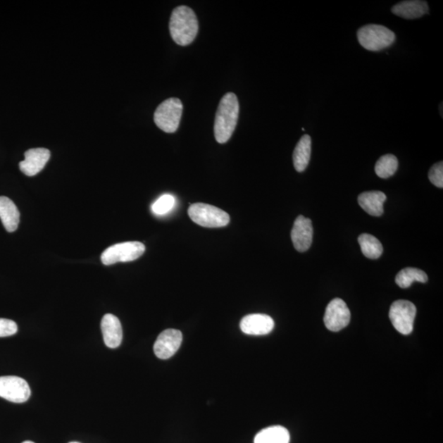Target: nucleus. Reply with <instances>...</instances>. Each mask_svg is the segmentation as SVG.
I'll use <instances>...</instances> for the list:
<instances>
[{"label": "nucleus", "instance_id": "nucleus-1", "mask_svg": "<svg viewBox=\"0 0 443 443\" xmlns=\"http://www.w3.org/2000/svg\"><path fill=\"white\" fill-rule=\"evenodd\" d=\"M239 109L235 94L227 93L222 98L215 121V137L218 143H226L231 138L237 126Z\"/></svg>", "mask_w": 443, "mask_h": 443}, {"label": "nucleus", "instance_id": "nucleus-2", "mask_svg": "<svg viewBox=\"0 0 443 443\" xmlns=\"http://www.w3.org/2000/svg\"><path fill=\"white\" fill-rule=\"evenodd\" d=\"M199 24L196 15L187 6H179L173 10L169 30L172 38L179 46H187L196 39Z\"/></svg>", "mask_w": 443, "mask_h": 443}, {"label": "nucleus", "instance_id": "nucleus-3", "mask_svg": "<svg viewBox=\"0 0 443 443\" xmlns=\"http://www.w3.org/2000/svg\"><path fill=\"white\" fill-rule=\"evenodd\" d=\"M358 41L370 51H380L394 43L396 35L381 25L370 24L358 30Z\"/></svg>", "mask_w": 443, "mask_h": 443}, {"label": "nucleus", "instance_id": "nucleus-4", "mask_svg": "<svg viewBox=\"0 0 443 443\" xmlns=\"http://www.w3.org/2000/svg\"><path fill=\"white\" fill-rule=\"evenodd\" d=\"M188 216L194 223L204 227H222L230 223L227 213L207 204H193L188 208Z\"/></svg>", "mask_w": 443, "mask_h": 443}, {"label": "nucleus", "instance_id": "nucleus-5", "mask_svg": "<svg viewBox=\"0 0 443 443\" xmlns=\"http://www.w3.org/2000/svg\"><path fill=\"white\" fill-rule=\"evenodd\" d=\"M182 109V103L180 99H168L159 104L154 112V123L164 132H175L180 124Z\"/></svg>", "mask_w": 443, "mask_h": 443}, {"label": "nucleus", "instance_id": "nucleus-6", "mask_svg": "<svg viewBox=\"0 0 443 443\" xmlns=\"http://www.w3.org/2000/svg\"><path fill=\"white\" fill-rule=\"evenodd\" d=\"M146 251V247L140 242H127L109 247L102 253L101 261L104 266H112L119 262H131L137 260Z\"/></svg>", "mask_w": 443, "mask_h": 443}, {"label": "nucleus", "instance_id": "nucleus-7", "mask_svg": "<svg viewBox=\"0 0 443 443\" xmlns=\"http://www.w3.org/2000/svg\"><path fill=\"white\" fill-rule=\"evenodd\" d=\"M416 315V307L412 302L398 300L392 303L389 318L396 330L403 335H408L413 331Z\"/></svg>", "mask_w": 443, "mask_h": 443}, {"label": "nucleus", "instance_id": "nucleus-8", "mask_svg": "<svg viewBox=\"0 0 443 443\" xmlns=\"http://www.w3.org/2000/svg\"><path fill=\"white\" fill-rule=\"evenodd\" d=\"M31 388L18 376L0 377V397L13 403L26 402L31 397Z\"/></svg>", "mask_w": 443, "mask_h": 443}, {"label": "nucleus", "instance_id": "nucleus-9", "mask_svg": "<svg viewBox=\"0 0 443 443\" xmlns=\"http://www.w3.org/2000/svg\"><path fill=\"white\" fill-rule=\"evenodd\" d=\"M323 320L328 330L340 331L349 325L351 320L349 308L342 299H333L327 306Z\"/></svg>", "mask_w": 443, "mask_h": 443}, {"label": "nucleus", "instance_id": "nucleus-10", "mask_svg": "<svg viewBox=\"0 0 443 443\" xmlns=\"http://www.w3.org/2000/svg\"><path fill=\"white\" fill-rule=\"evenodd\" d=\"M182 342V332L177 330H167L159 335L154 345V354L161 360L172 357L179 349Z\"/></svg>", "mask_w": 443, "mask_h": 443}, {"label": "nucleus", "instance_id": "nucleus-11", "mask_svg": "<svg viewBox=\"0 0 443 443\" xmlns=\"http://www.w3.org/2000/svg\"><path fill=\"white\" fill-rule=\"evenodd\" d=\"M51 158V151L46 148H35L25 153V159L20 162L19 167L25 175H37L46 166Z\"/></svg>", "mask_w": 443, "mask_h": 443}, {"label": "nucleus", "instance_id": "nucleus-12", "mask_svg": "<svg viewBox=\"0 0 443 443\" xmlns=\"http://www.w3.org/2000/svg\"><path fill=\"white\" fill-rule=\"evenodd\" d=\"M313 225L310 218L298 216L293 225L291 237L293 245L299 252H305L310 249L313 242Z\"/></svg>", "mask_w": 443, "mask_h": 443}, {"label": "nucleus", "instance_id": "nucleus-13", "mask_svg": "<svg viewBox=\"0 0 443 443\" xmlns=\"http://www.w3.org/2000/svg\"><path fill=\"white\" fill-rule=\"evenodd\" d=\"M240 327L241 330L248 335H266L275 327V321L267 315L252 313L242 318Z\"/></svg>", "mask_w": 443, "mask_h": 443}, {"label": "nucleus", "instance_id": "nucleus-14", "mask_svg": "<svg viewBox=\"0 0 443 443\" xmlns=\"http://www.w3.org/2000/svg\"><path fill=\"white\" fill-rule=\"evenodd\" d=\"M101 331L106 345L114 349L121 345L123 328L118 318L112 313H107L101 320Z\"/></svg>", "mask_w": 443, "mask_h": 443}, {"label": "nucleus", "instance_id": "nucleus-15", "mask_svg": "<svg viewBox=\"0 0 443 443\" xmlns=\"http://www.w3.org/2000/svg\"><path fill=\"white\" fill-rule=\"evenodd\" d=\"M392 12L402 18L416 19L429 13V6L425 1L411 0L397 4L392 8Z\"/></svg>", "mask_w": 443, "mask_h": 443}, {"label": "nucleus", "instance_id": "nucleus-16", "mask_svg": "<svg viewBox=\"0 0 443 443\" xmlns=\"http://www.w3.org/2000/svg\"><path fill=\"white\" fill-rule=\"evenodd\" d=\"M0 220L8 232L17 230L20 213L15 204L6 196H0Z\"/></svg>", "mask_w": 443, "mask_h": 443}, {"label": "nucleus", "instance_id": "nucleus-17", "mask_svg": "<svg viewBox=\"0 0 443 443\" xmlns=\"http://www.w3.org/2000/svg\"><path fill=\"white\" fill-rule=\"evenodd\" d=\"M387 196L382 192H367L361 193L358 197L359 205L366 213L372 216H381L383 213V204Z\"/></svg>", "mask_w": 443, "mask_h": 443}, {"label": "nucleus", "instance_id": "nucleus-18", "mask_svg": "<svg viewBox=\"0 0 443 443\" xmlns=\"http://www.w3.org/2000/svg\"><path fill=\"white\" fill-rule=\"evenodd\" d=\"M311 154V138L308 135H304L293 152V163L296 170L301 173L306 170L310 162Z\"/></svg>", "mask_w": 443, "mask_h": 443}, {"label": "nucleus", "instance_id": "nucleus-19", "mask_svg": "<svg viewBox=\"0 0 443 443\" xmlns=\"http://www.w3.org/2000/svg\"><path fill=\"white\" fill-rule=\"evenodd\" d=\"M289 432L282 426H272L258 432L255 443H289Z\"/></svg>", "mask_w": 443, "mask_h": 443}, {"label": "nucleus", "instance_id": "nucleus-20", "mask_svg": "<svg viewBox=\"0 0 443 443\" xmlns=\"http://www.w3.org/2000/svg\"><path fill=\"white\" fill-rule=\"evenodd\" d=\"M428 282V276L425 271L416 268H406L397 273L396 283L401 288L410 287L413 282Z\"/></svg>", "mask_w": 443, "mask_h": 443}, {"label": "nucleus", "instance_id": "nucleus-21", "mask_svg": "<svg viewBox=\"0 0 443 443\" xmlns=\"http://www.w3.org/2000/svg\"><path fill=\"white\" fill-rule=\"evenodd\" d=\"M358 242H359L361 251L366 257L371 258V260H376L382 256V246L375 237L370 235V234H361L358 238Z\"/></svg>", "mask_w": 443, "mask_h": 443}, {"label": "nucleus", "instance_id": "nucleus-22", "mask_svg": "<svg viewBox=\"0 0 443 443\" xmlns=\"http://www.w3.org/2000/svg\"><path fill=\"white\" fill-rule=\"evenodd\" d=\"M397 168V158L393 154H388L378 159L375 166V173L378 177L386 179L394 175Z\"/></svg>", "mask_w": 443, "mask_h": 443}, {"label": "nucleus", "instance_id": "nucleus-23", "mask_svg": "<svg viewBox=\"0 0 443 443\" xmlns=\"http://www.w3.org/2000/svg\"><path fill=\"white\" fill-rule=\"evenodd\" d=\"M176 200L172 195H163L158 199L152 205L151 210L154 215L164 216L170 212L175 206Z\"/></svg>", "mask_w": 443, "mask_h": 443}, {"label": "nucleus", "instance_id": "nucleus-24", "mask_svg": "<svg viewBox=\"0 0 443 443\" xmlns=\"http://www.w3.org/2000/svg\"><path fill=\"white\" fill-rule=\"evenodd\" d=\"M430 182L437 187H443V163L439 162L430 168L429 173Z\"/></svg>", "mask_w": 443, "mask_h": 443}, {"label": "nucleus", "instance_id": "nucleus-25", "mask_svg": "<svg viewBox=\"0 0 443 443\" xmlns=\"http://www.w3.org/2000/svg\"><path fill=\"white\" fill-rule=\"evenodd\" d=\"M18 332L17 323L7 318H0V337L13 336Z\"/></svg>", "mask_w": 443, "mask_h": 443}, {"label": "nucleus", "instance_id": "nucleus-26", "mask_svg": "<svg viewBox=\"0 0 443 443\" xmlns=\"http://www.w3.org/2000/svg\"><path fill=\"white\" fill-rule=\"evenodd\" d=\"M23 443H34V442L31 441H26V442H23Z\"/></svg>", "mask_w": 443, "mask_h": 443}, {"label": "nucleus", "instance_id": "nucleus-27", "mask_svg": "<svg viewBox=\"0 0 443 443\" xmlns=\"http://www.w3.org/2000/svg\"><path fill=\"white\" fill-rule=\"evenodd\" d=\"M70 443H78V442H70Z\"/></svg>", "mask_w": 443, "mask_h": 443}]
</instances>
